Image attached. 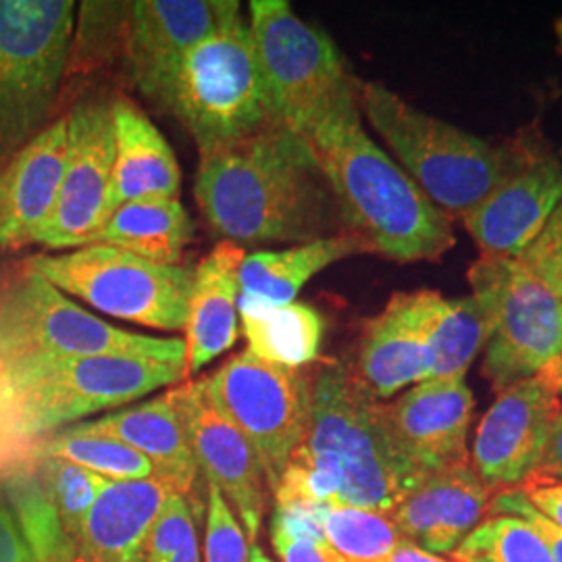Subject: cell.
Returning <instances> with one entry per match:
<instances>
[{"label": "cell", "instance_id": "32", "mask_svg": "<svg viewBox=\"0 0 562 562\" xmlns=\"http://www.w3.org/2000/svg\"><path fill=\"white\" fill-rule=\"evenodd\" d=\"M454 562H554L538 533L510 515H492L450 552Z\"/></svg>", "mask_w": 562, "mask_h": 562}, {"label": "cell", "instance_id": "7", "mask_svg": "<svg viewBox=\"0 0 562 562\" xmlns=\"http://www.w3.org/2000/svg\"><path fill=\"white\" fill-rule=\"evenodd\" d=\"M74 0H0V169L48 120L69 63Z\"/></svg>", "mask_w": 562, "mask_h": 562}, {"label": "cell", "instance_id": "12", "mask_svg": "<svg viewBox=\"0 0 562 562\" xmlns=\"http://www.w3.org/2000/svg\"><path fill=\"white\" fill-rule=\"evenodd\" d=\"M113 102L88 99L67 113V159L59 196L32 244L81 248L109 217L115 165Z\"/></svg>", "mask_w": 562, "mask_h": 562}, {"label": "cell", "instance_id": "35", "mask_svg": "<svg viewBox=\"0 0 562 562\" xmlns=\"http://www.w3.org/2000/svg\"><path fill=\"white\" fill-rule=\"evenodd\" d=\"M204 562H250V546L236 513L222 492L209 483Z\"/></svg>", "mask_w": 562, "mask_h": 562}, {"label": "cell", "instance_id": "16", "mask_svg": "<svg viewBox=\"0 0 562 562\" xmlns=\"http://www.w3.org/2000/svg\"><path fill=\"white\" fill-rule=\"evenodd\" d=\"M561 202V159H525L461 222L483 259H519Z\"/></svg>", "mask_w": 562, "mask_h": 562}, {"label": "cell", "instance_id": "29", "mask_svg": "<svg viewBox=\"0 0 562 562\" xmlns=\"http://www.w3.org/2000/svg\"><path fill=\"white\" fill-rule=\"evenodd\" d=\"M0 485L36 562L78 561L36 459L0 471Z\"/></svg>", "mask_w": 562, "mask_h": 562}, {"label": "cell", "instance_id": "26", "mask_svg": "<svg viewBox=\"0 0 562 562\" xmlns=\"http://www.w3.org/2000/svg\"><path fill=\"white\" fill-rule=\"evenodd\" d=\"M413 304L431 362L429 380L464 378L490 338L482 302L473 294L443 299L434 290H419L413 292Z\"/></svg>", "mask_w": 562, "mask_h": 562}, {"label": "cell", "instance_id": "47", "mask_svg": "<svg viewBox=\"0 0 562 562\" xmlns=\"http://www.w3.org/2000/svg\"><path fill=\"white\" fill-rule=\"evenodd\" d=\"M76 562H83V561H81V559H78V561H76Z\"/></svg>", "mask_w": 562, "mask_h": 562}, {"label": "cell", "instance_id": "41", "mask_svg": "<svg viewBox=\"0 0 562 562\" xmlns=\"http://www.w3.org/2000/svg\"><path fill=\"white\" fill-rule=\"evenodd\" d=\"M533 473L562 482V413L548 434L542 459L538 462Z\"/></svg>", "mask_w": 562, "mask_h": 562}, {"label": "cell", "instance_id": "3", "mask_svg": "<svg viewBox=\"0 0 562 562\" xmlns=\"http://www.w3.org/2000/svg\"><path fill=\"white\" fill-rule=\"evenodd\" d=\"M290 461L331 483L338 504L387 515L423 480L396 443L385 404L336 361L311 371L308 423Z\"/></svg>", "mask_w": 562, "mask_h": 562}, {"label": "cell", "instance_id": "6", "mask_svg": "<svg viewBox=\"0 0 562 562\" xmlns=\"http://www.w3.org/2000/svg\"><path fill=\"white\" fill-rule=\"evenodd\" d=\"M81 357H142L186 362V341L109 325L27 269L0 294V373Z\"/></svg>", "mask_w": 562, "mask_h": 562}, {"label": "cell", "instance_id": "45", "mask_svg": "<svg viewBox=\"0 0 562 562\" xmlns=\"http://www.w3.org/2000/svg\"><path fill=\"white\" fill-rule=\"evenodd\" d=\"M250 562H273L267 554H265V550H262L259 543H252L250 546Z\"/></svg>", "mask_w": 562, "mask_h": 562}, {"label": "cell", "instance_id": "4", "mask_svg": "<svg viewBox=\"0 0 562 562\" xmlns=\"http://www.w3.org/2000/svg\"><path fill=\"white\" fill-rule=\"evenodd\" d=\"M357 99L396 162L450 220H462L525 161L517 150L423 113L380 81L357 80Z\"/></svg>", "mask_w": 562, "mask_h": 562}, {"label": "cell", "instance_id": "15", "mask_svg": "<svg viewBox=\"0 0 562 562\" xmlns=\"http://www.w3.org/2000/svg\"><path fill=\"white\" fill-rule=\"evenodd\" d=\"M125 55L132 80L155 102L162 83L204 38L241 18L238 0H138L127 2Z\"/></svg>", "mask_w": 562, "mask_h": 562}, {"label": "cell", "instance_id": "43", "mask_svg": "<svg viewBox=\"0 0 562 562\" xmlns=\"http://www.w3.org/2000/svg\"><path fill=\"white\" fill-rule=\"evenodd\" d=\"M540 375H543V380L550 383L562 396V350L561 355H559L554 361L543 367L542 371H540Z\"/></svg>", "mask_w": 562, "mask_h": 562}, {"label": "cell", "instance_id": "39", "mask_svg": "<svg viewBox=\"0 0 562 562\" xmlns=\"http://www.w3.org/2000/svg\"><path fill=\"white\" fill-rule=\"evenodd\" d=\"M517 490L542 517L562 529V482L531 473Z\"/></svg>", "mask_w": 562, "mask_h": 562}, {"label": "cell", "instance_id": "9", "mask_svg": "<svg viewBox=\"0 0 562 562\" xmlns=\"http://www.w3.org/2000/svg\"><path fill=\"white\" fill-rule=\"evenodd\" d=\"M467 276L490 323L483 373L501 394L561 355L562 299L519 259L482 257Z\"/></svg>", "mask_w": 562, "mask_h": 562}, {"label": "cell", "instance_id": "10", "mask_svg": "<svg viewBox=\"0 0 562 562\" xmlns=\"http://www.w3.org/2000/svg\"><path fill=\"white\" fill-rule=\"evenodd\" d=\"M248 27L283 127L302 132L355 80L336 42L302 21L285 0H252Z\"/></svg>", "mask_w": 562, "mask_h": 562}, {"label": "cell", "instance_id": "36", "mask_svg": "<svg viewBox=\"0 0 562 562\" xmlns=\"http://www.w3.org/2000/svg\"><path fill=\"white\" fill-rule=\"evenodd\" d=\"M192 538H196V525L190 503L186 496L176 494L165 504L148 536L144 562H169Z\"/></svg>", "mask_w": 562, "mask_h": 562}, {"label": "cell", "instance_id": "14", "mask_svg": "<svg viewBox=\"0 0 562 562\" xmlns=\"http://www.w3.org/2000/svg\"><path fill=\"white\" fill-rule=\"evenodd\" d=\"M199 471L240 515L250 543H257L265 510V473L255 448L211 401L204 380L169 390Z\"/></svg>", "mask_w": 562, "mask_h": 562}, {"label": "cell", "instance_id": "5", "mask_svg": "<svg viewBox=\"0 0 562 562\" xmlns=\"http://www.w3.org/2000/svg\"><path fill=\"white\" fill-rule=\"evenodd\" d=\"M155 104L180 121L199 153L281 125L244 18L186 53Z\"/></svg>", "mask_w": 562, "mask_h": 562}, {"label": "cell", "instance_id": "30", "mask_svg": "<svg viewBox=\"0 0 562 562\" xmlns=\"http://www.w3.org/2000/svg\"><path fill=\"white\" fill-rule=\"evenodd\" d=\"M36 457H50L80 464L83 469L106 477L111 482H136L162 477L157 467L130 448L127 443L106 438V436H88L74 427L55 431L34 448Z\"/></svg>", "mask_w": 562, "mask_h": 562}, {"label": "cell", "instance_id": "42", "mask_svg": "<svg viewBox=\"0 0 562 562\" xmlns=\"http://www.w3.org/2000/svg\"><path fill=\"white\" fill-rule=\"evenodd\" d=\"M383 562H454V561H446L442 557H438V554H431V552H427V550H423L419 546H415L413 542H408V540H402L398 546H396V550L385 559Z\"/></svg>", "mask_w": 562, "mask_h": 562}, {"label": "cell", "instance_id": "31", "mask_svg": "<svg viewBox=\"0 0 562 562\" xmlns=\"http://www.w3.org/2000/svg\"><path fill=\"white\" fill-rule=\"evenodd\" d=\"M323 536L348 562H383L404 540L387 513L346 504L327 506Z\"/></svg>", "mask_w": 562, "mask_h": 562}, {"label": "cell", "instance_id": "27", "mask_svg": "<svg viewBox=\"0 0 562 562\" xmlns=\"http://www.w3.org/2000/svg\"><path fill=\"white\" fill-rule=\"evenodd\" d=\"M192 236L194 225L180 199H144L121 204L83 246H113L146 261L176 267Z\"/></svg>", "mask_w": 562, "mask_h": 562}, {"label": "cell", "instance_id": "2", "mask_svg": "<svg viewBox=\"0 0 562 562\" xmlns=\"http://www.w3.org/2000/svg\"><path fill=\"white\" fill-rule=\"evenodd\" d=\"M302 138L329 186L341 229L359 238L369 255L438 261L457 244L452 220L364 130L357 78L323 106Z\"/></svg>", "mask_w": 562, "mask_h": 562}, {"label": "cell", "instance_id": "44", "mask_svg": "<svg viewBox=\"0 0 562 562\" xmlns=\"http://www.w3.org/2000/svg\"><path fill=\"white\" fill-rule=\"evenodd\" d=\"M169 562H201V552H199V540L192 538L190 542L181 548L180 552Z\"/></svg>", "mask_w": 562, "mask_h": 562}, {"label": "cell", "instance_id": "25", "mask_svg": "<svg viewBox=\"0 0 562 562\" xmlns=\"http://www.w3.org/2000/svg\"><path fill=\"white\" fill-rule=\"evenodd\" d=\"M355 255L369 252L359 238L346 232L283 250L246 255L238 273L240 294L271 306L292 304L302 288L323 269Z\"/></svg>", "mask_w": 562, "mask_h": 562}, {"label": "cell", "instance_id": "20", "mask_svg": "<svg viewBox=\"0 0 562 562\" xmlns=\"http://www.w3.org/2000/svg\"><path fill=\"white\" fill-rule=\"evenodd\" d=\"M180 490L165 480L111 482L88 513L78 542L83 562H144L148 536Z\"/></svg>", "mask_w": 562, "mask_h": 562}, {"label": "cell", "instance_id": "37", "mask_svg": "<svg viewBox=\"0 0 562 562\" xmlns=\"http://www.w3.org/2000/svg\"><path fill=\"white\" fill-rule=\"evenodd\" d=\"M519 261L562 299V202Z\"/></svg>", "mask_w": 562, "mask_h": 562}, {"label": "cell", "instance_id": "40", "mask_svg": "<svg viewBox=\"0 0 562 562\" xmlns=\"http://www.w3.org/2000/svg\"><path fill=\"white\" fill-rule=\"evenodd\" d=\"M0 562H36L0 485Z\"/></svg>", "mask_w": 562, "mask_h": 562}, {"label": "cell", "instance_id": "22", "mask_svg": "<svg viewBox=\"0 0 562 562\" xmlns=\"http://www.w3.org/2000/svg\"><path fill=\"white\" fill-rule=\"evenodd\" d=\"M352 371L378 401L429 380L431 362L413 292L394 294L378 317L364 323L359 359Z\"/></svg>", "mask_w": 562, "mask_h": 562}, {"label": "cell", "instance_id": "34", "mask_svg": "<svg viewBox=\"0 0 562 562\" xmlns=\"http://www.w3.org/2000/svg\"><path fill=\"white\" fill-rule=\"evenodd\" d=\"M271 542L281 562H348L323 536V525L301 510L276 508Z\"/></svg>", "mask_w": 562, "mask_h": 562}, {"label": "cell", "instance_id": "38", "mask_svg": "<svg viewBox=\"0 0 562 562\" xmlns=\"http://www.w3.org/2000/svg\"><path fill=\"white\" fill-rule=\"evenodd\" d=\"M487 515H510V517H519L527 522L538 538L542 540L543 546L548 548L552 561L562 562V529L557 527L554 522L548 521L542 517L531 504L527 503V498L522 496L517 487L498 492L492 496L490 506H487Z\"/></svg>", "mask_w": 562, "mask_h": 562}, {"label": "cell", "instance_id": "13", "mask_svg": "<svg viewBox=\"0 0 562 562\" xmlns=\"http://www.w3.org/2000/svg\"><path fill=\"white\" fill-rule=\"evenodd\" d=\"M561 413V394L540 373L498 394L477 427L469 461L492 494L519 487L536 471Z\"/></svg>", "mask_w": 562, "mask_h": 562}, {"label": "cell", "instance_id": "21", "mask_svg": "<svg viewBox=\"0 0 562 562\" xmlns=\"http://www.w3.org/2000/svg\"><path fill=\"white\" fill-rule=\"evenodd\" d=\"M244 248L217 244L196 267L186 319V375H194L238 340V296Z\"/></svg>", "mask_w": 562, "mask_h": 562}, {"label": "cell", "instance_id": "19", "mask_svg": "<svg viewBox=\"0 0 562 562\" xmlns=\"http://www.w3.org/2000/svg\"><path fill=\"white\" fill-rule=\"evenodd\" d=\"M67 159V115L48 123L0 169V248L32 244L59 196Z\"/></svg>", "mask_w": 562, "mask_h": 562}, {"label": "cell", "instance_id": "11", "mask_svg": "<svg viewBox=\"0 0 562 562\" xmlns=\"http://www.w3.org/2000/svg\"><path fill=\"white\" fill-rule=\"evenodd\" d=\"M204 383L211 401L255 448L273 492L306 431L311 371L278 367L244 350Z\"/></svg>", "mask_w": 562, "mask_h": 562}, {"label": "cell", "instance_id": "46", "mask_svg": "<svg viewBox=\"0 0 562 562\" xmlns=\"http://www.w3.org/2000/svg\"><path fill=\"white\" fill-rule=\"evenodd\" d=\"M554 32H557V36H559V42H561L562 48V18L561 20H557V23H554Z\"/></svg>", "mask_w": 562, "mask_h": 562}, {"label": "cell", "instance_id": "33", "mask_svg": "<svg viewBox=\"0 0 562 562\" xmlns=\"http://www.w3.org/2000/svg\"><path fill=\"white\" fill-rule=\"evenodd\" d=\"M36 462L41 469L42 480L59 510L63 527L69 540L78 548L83 521L111 480L63 459L36 457Z\"/></svg>", "mask_w": 562, "mask_h": 562}, {"label": "cell", "instance_id": "18", "mask_svg": "<svg viewBox=\"0 0 562 562\" xmlns=\"http://www.w3.org/2000/svg\"><path fill=\"white\" fill-rule=\"evenodd\" d=\"M492 492L471 462L425 475L390 513L402 538L431 554H450L483 521Z\"/></svg>", "mask_w": 562, "mask_h": 562}, {"label": "cell", "instance_id": "8", "mask_svg": "<svg viewBox=\"0 0 562 562\" xmlns=\"http://www.w3.org/2000/svg\"><path fill=\"white\" fill-rule=\"evenodd\" d=\"M63 294L102 313L161 331H183L194 269L157 265L113 246L90 244L74 252L27 262Z\"/></svg>", "mask_w": 562, "mask_h": 562}, {"label": "cell", "instance_id": "1", "mask_svg": "<svg viewBox=\"0 0 562 562\" xmlns=\"http://www.w3.org/2000/svg\"><path fill=\"white\" fill-rule=\"evenodd\" d=\"M194 199L213 232L238 246L344 234L311 146L283 125L201 153Z\"/></svg>", "mask_w": 562, "mask_h": 562}, {"label": "cell", "instance_id": "28", "mask_svg": "<svg viewBox=\"0 0 562 562\" xmlns=\"http://www.w3.org/2000/svg\"><path fill=\"white\" fill-rule=\"evenodd\" d=\"M238 317L248 348L257 359L285 369H302L317 361L325 323L304 302L271 306L238 296Z\"/></svg>", "mask_w": 562, "mask_h": 562}, {"label": "cell", "instance_id": "24", "mask_svg": "<svg viewBox=\"0 0 562 562\" xmlns=\"http://www.w3.org/2000/svg\"><path fill=\"white\" fill-rule=\"evenodd\" d=\"M71 427L80 434L106 436L127 443L153 462L162 477L180 490L181 496L188 498L194 492V483L201 471L171 392H165L159 398L138 406L109 413L101 419L78 423Z\"/></svg>", "mask_w": 562, "mask_h": 562}, {"label": "cell", "instance_id": "17", "mask_svg": "<svg viewBox=\"0 0 562 562\" xmlns=\"http://www.w3.org/2000/svg\"><path fill=\"white\" fill-rule=\"evenodd\" d=\"M473 408V392L464 378L425 380L385 404L396 443L422 477L469 462L467 434Z\"/></svg>", "mask_w": 562, "mask_h": 562}, {"label": "cell", "instance_id": "23", "mask_svg": "<svg viewBox=\"0 0 562 562\" xmlns=\"http://www.w3.org/2000/svg\"><path fill=\"white\" fill-rule=\"evenodd\" d=\"M115 132V165L109 196V215L125 202L178 199L180 162L157 125L130 99L111 106ZM109 220V217H106Z\"/></svg>", "mask_w": 562, "mask_h": 562}]
</instances>
